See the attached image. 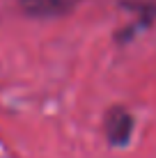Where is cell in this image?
Returning <instances> with one entry per match:
<instances>
[{
  "instance_id": "cell-1",
  "label": "cell",
  "mask_w": 156,
  "mask_h": 158,
  "mask_svg": "<svg viewBox=\"0 0 156 158\" xmlns=\"http://www.w3.org/2000/svg\"><path fill=\"white\" fill-rule=\"evenodd\" d=\"M78 0H21L25 12L39 19H53V16H62L76 5Z\"/></svg>"
}]
</instances>
